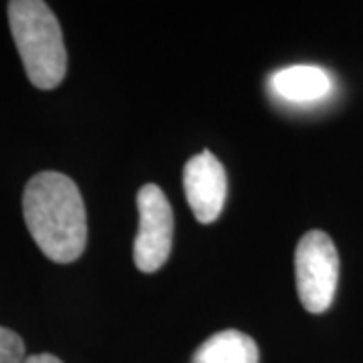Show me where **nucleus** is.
Instances as JSON below:
<instances>
[{"label":"nucleus","instance_id":"5","mask_svg":"<svg viewBox=\"0 0 363 363\" xmlns=\"http://www.w3.org/2000/svg\"><path fill=\"white\" fill-rule=\"evenodd\" d=\"M184 192L196 220L202 224L216 220L228 194L226 172L218 157L210 152L192 157L184 168Z\"/></svg>","mask_w":363,"mask_h":363},{"label":"nucleus","instance_id":"9","mask_svg":"<svg viewBox=\"0 0 363 363\" xmlns=\"http://www.w3.org/2000/svg\"><path fill=\"white\" fill-rule=\"evenodd\" d=\"M23 363H63L59 357H55L51 353H37V355H28Z\"/></svg>","mask_w":363,"mask_h":363},{"label":"nucleus","instance_id":"8","mask_svg":"<svg viewBox=\"0 0 363 363\" xmlns=\"http://www.w3.org/2000/svg\"><path fill=\"white\" fill-rule=\"evenodd\" d=\"M25 362V341L14 331L0 327V363Z\"/></svg>","mask_w":363,"mask_h":363},{"label":"nucleus","instance_id":"3","mask_svg":"<svg viewBox=\"0 0 363 363\" xmlns=\"http://www.w3.org/2000/svg\"><path fill=\"white\" fill-rule=\"evenodd\" d=\"M295 277L301 305L309 313H325L335 297L339 255L323 230H311L298 240L295 250Z\"/></svg>","mask_w":363,"mask_h":363},{"label":"nucleus","instance_id":"1","mask_svg":"<svg viewBox=\"0 0 363 363\" xmlns=\"http://www.w3.org/2000/svg\"><path fill=\"white\" fill-rule=\"evenodd\" d=\"M25 224L52 262L77 260L87 245V214L77 184L59 172L33 176L23 194Z\"/></svg>","mask_w":363,"mask_h":363},{"label":"nucleus","instance_id":"6","mask_svg":"<svg viewBox=\"0 0 363 363\" xmlns=\"http://www.w3.org/2000/svg\"><path fill=\"white\" fill-rule=\"evenodd\" d=\"M331 77L313 65H295L277 71L271 79L272 91L291 104H313L331 91Z\"/></svg>","mask_w":363,"mask_h":363},{"label":"nucleus","instance_id":"4","mask_svg":"<svg viewBox=\"0 0 363 363\" xmlns=\"http://www.w3.org/2000/svg\"><path fill=\"white\" fill-rule=\"evenodd\" d=\"M140 228L133 242V262L142 272L164 267L172 250L174 216L168 198L156 184H145L138 192Z\"/></svg>","mask_w":363,"mask_h":363},{"label":"nucleus","instance_id":"2","mask_svg":"<svg viewBox=\"0 0 363 363\" xmlns=\"http://www.w3.org/2000/svg\"><path fill=\"white\" fill-rule=\"evenodd\" d=\"M6 9L14 45L30 83L37 89H55L67 73V49L57 16L40 0H13Z\"/></svg>","mask_w":363,"mask_h":363},{"label":"nucleus","instance_id":"7","mask_svg":"<svg viewBox=\"0 0 363 363\" xmlns=\"http://www.w3.org/2000/svg\"><path fill=\"white\" fill-rule=\"evenodd\" d=\"M192 363H259V347L247 333L226 329L196 350Z\"/></svg>","mask_w":363,"mask_h":363}]
</instances>
